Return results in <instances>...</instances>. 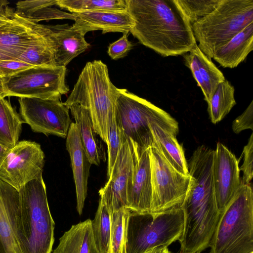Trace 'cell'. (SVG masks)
I'll list each match as a JSON object with an SVG mask.
<instances>
[{
    "label": "cell",
    "instance_id": "1",
    "mask_svg": "<svg viewBox=\"0 0 253 253\" xmlns=\"http://www.w3.org/2000/svg\"><path fill=\"white\" fill-rule=\"evenodd\" d=\"M130 32L163 56L183 55L197 43L192 26L175 0H126Z\"/></svg>",
    "mask_w": 253,
    "mask_h": 253
},
{
    "label": "cell",
    "instance_id": "2",
    "mask_svg": "<svg viewBox=\"0 0 253 253\" xmlns=\"http://www.w3.org/2000/svg\"><path fill=\"white\" fill-rule=\"evenodd\" d=\"M120 89L111 82L107 65L95 60L86 63L64 104L85 109L96 133L107 143Z\"/></svg>",
    "mask_w": 253,
    "mask_h": 253
},
{
    "label": "cell",
    "instance_id": "3",
    "mask_svg": "<svg viewBox=\"0 0 253 253\" xmlns=\"http://www.w3.org/2000/svg\"><path fill=\"white\" fill-rule=\"evenodd\" d=\"M19 193L16 230L22 253H51L55 223L42 175L27 183Z\"/></svg>",
    "mask_w": 253,
    "mask_h": 253
},
{
    "label": "cell",
    "instance_id": "4",
    "mask_svg": "<svg viewBox=\"0 0 253 253\" xmlns=\"http://www.w3.org/2000/svg\"><path fill=\"white\" fill-rule=\"evenodd\" d=\"M209 247L211 253H253V192L241 180L235 196L221 213Z\"/></svg>",
    "mask_w": 253,
    "mask_h": 253
},
{
    "label": "cell",
    "instance_id": "5",
    "mask_svg": "<svg viewBox=\"0 0 253 253\" xmlns=\"http://www.w3.org/2000/svg\"><path fill=\"white\" fill-rule=\"evenodd\" d=\"M115 117L125 137L132 140L140 150L153 146L151 123L174 136L178 132L177 122L169 114L126 89H120Z\"/></svg>",
    "mask_w": 253,
    "mask_h": 253
},
{
    "label": "cell",
    "instance_id": "6",
    "mask_svg": "<svg viewBox=\"0 0 253 253\" xmlns=\"http://www.w3.org/2000/svg\"><path fill=\"white\" fill-rule=\"evenodd\" d=\"M253 23V0H222L210 14L191 25L200 49L210 58L222 45Z\"/></svg>",
    "mask_w": 253,
    "mask_h": 253
},
{
    "label": "cell",
    "instance_id": "7",
    "mask_svg": "<svg viewBox=\"0 0 253 253\" xmlns=\"http://www.w3.org/2000/svg\"><path fill=\"white\" fill-rule=\"evenodd\" d=\"M184 214L180 207L157 213L130 211L127 223L126 253H145L168 247L180 239Z\"/></svg>",
    "mask_w": 253,
    "mask_h": 253
},
{
    "label": "cell",
    "instance_id": "8",
    "mask_svg": "<svg viewBox=\"0 0 253 253\" xmlns=\"http://www.w3.org/2000/svg\"><path fill=\"white\" fill-rule=\"evenodd\" d=\"M64 66H34L4 78L7 96L61 100L69 88Z\"/></svg>",
    "mask_w": 253,
    "mask_h": 253
},
{
    "label": "cell",
    "instance_id": "9",
    "mask_svg": "<svg viewBox=\"0 0 253 253\" xmlns=\"http://www.w3.org/2000/svg\"><path fill=\"white\" fill-rule=\"evenodd\" d=\"M149 151L152 188L151 213L180 207L191 185V176L176 170L155 147H150Z\"/></svg>",
    "mask_w": 253,
    "mask_h": 253
},
{
    "label": "cell",
    "instance_id": "10",
    "mask_svg": "<svg viewBox=\"0 0 253 253\" xmlns=\"http://www.w3.org/2000/svg\"><path fill=\"white\" fill-rule=\"evenodd\" d=\"M24 123L35 132L65 138L72 123L69 109L61 100L19 97Z\"/></svg>",
    "mask_w": 253,
    "mask_h": 253
},
{
    "label": "cell",
    "instance_id": "11",
    "mask_svg": "<svg viewBox=\"0 0 253 253\" xmlns=\"http://www.w3.org/2000/svg\"><path fill=\"white\" fill-rule=\"evenodd\" d=\"M44 154L34 141H18L6 155L0 167V180L19 191L42 175Z\"/></svg>",
    "mask_w": 253,
    "mask_h": 253
},
{
    "label": "cell",
    "instance_id": "12",
    "mask_svg": "<svg viewBox=\"0 0 253 253\" xmlns=\"http://www.w3.org/2000/svg\"><path fill=\"white\" fill-rule=\"evenodd\" d=\"M136 161L132 140L125 139L118 155L108 181L99 190L108 208L111 220L114 212L122 207L128 208L127 199L131 190Z\"/></svg>",
    "mask_w": 253,
    "mask_h": 253
},
{
    "label": "cell",
    "instance_id": "13",
    "mask_svg": "<svg viewBox=\"0 0 253 253\" xmlns=\"http://www.w3.org/2000/svg\"><path fill=\"white\" fill-rule=\"evenodd\" d=\"M47 25L35 23L17 14L0 27V61L17 60L49 31Z\"/></svg>",
    "mask_w": 253,
    "mask_h": 253
},
{
    "label": "cell",
    "instance_id": "14",
    "mask_svg": "<svg viewBox=\"0 0 253 253\" xmlns=\"http://www.w3.org/2000/svg\"><path fill=\"white\" fill-rule=\"evenodd\" d=\"M239 161L225 145L217 143L213 156L212 179L217 207L221 213L240 185Z\"/></svg>",
    "mask_w": 253,
    "mask_h": 253
},
{
    "label": "cell",
    "instance_id": "15",
    "mask_svg": "<svg viewBox=\"0 0 253 253\" xmlns=\"http://www.w3.org/2000/svg\"><path fill=\"white\" fill-rule=\"evenodd\" d=\"M19 191L0 180V253H22L17 240Z\"/></svg>",
    "mask_w": 253,
    "mask_h": 253
},
{
    "label": "cell",
    "instance_id": "16",
    "mask_svg": "<svg viewBox=\"0 0 253 253\" xmlns=\"http://www.w3.org/2000/svg\"><path fill=\"white\" fill-rule=\"evenodd\" d=\"M132 141L135 150L136 161L132 186L127 199L128 208L137 213H150L152 188L149 148L141 150Z\"/></svg>",
    "mask_w": 253,
    "mask_h": 253
},
{
    "label": "cell",
    "instance_id": "17",
    "mask_svg": "<svg viewBox=\"0 0 253 253\" xmlns=\"http://www.w3.org/2000/svg\"><path fill=\"white\" fill-rule=\"evenodd\" d=\"M73 27L85 35L88 32L101 30L110 32L128 33L133 20L127 11H93L73 12Z\"/></svg>",
    "mask_w": 253,
    "mask_h": 253
},
{
    "label": "cell",
    "instance_id": "18",
    "mask_svg": "<svg viewBox=\"0 0 253 253\" xmlns=\"http://www.w3.org/2000/svg\"><path fill=\"white\" fill-rule=\"evenodd\" d=\"M66 146L71 158L76 187L77 210L83 213L87 196V186L91 164L83 146L77 126L72 122L66 138Z\"/></svg>",
    "mask_w": 253,
    "mask_h": 253
},
{
    "label": "cell",
    "instance_id": "19",
    "mask_svg": "<svg viewBox=\"0 0 253 253\" xmlns=\"http://www.w3.org/2000/svg\"><path fill=\"white\" fill-rule=\"evenodd\" d=\"M183 55L185 65L190 70L208 104L219 84L225 80L223 73L197 43Z\"/></svg>",
    "mask_w": 253,
    "mask_h": 253
},
{
    "label": "cell",
    "instance_id": "20",
    "mask_svg": "<svg viewBox=\"0 0 253 253\" xmlns=\"http://www.w3.org/2000/svg\"><path fill=\"white\" fill-rule=\"evenodd\" d=\"M52 31L56 44V66L66 67L73 59L90 46L84 35L68 24L48 25Z\"/></svg>",
    "mask_w": 253,
    "mask_h": 253
},
{
    "label": "cell",
    "instance_id": "21",
    "mask_svg": "<svg viewBox=\"0 0 253 253\" xmlns=\"http://www.w3.org/2000/svg\"><path fill=\"white\" fill-rule=\"evenodd\" d=\"M253 49V23L220 47L212 58L223 68H234L246 59Z\"/></svg>",
    "mask_w": 253,
    "mask_h": 253
},
{
    "label": "cell",
    "instance_id": "22",
    "mask_svg": "<svg viewBox=\"0 0 253 253\" xmlns=\"http://www.w3.org/2000/svg\"><path fill=\"white\" fill-rule=\"evenodd\" d=\"M52 253H100L94 242L91 220L73 225L60 237Z\"/></svg>",
    "mask_w": 253,
    "mask_h": 253
},
{
    "label": "cell",
    "instance_id": "23",
    "mask_svg": "<svg viewBox=\"0 0 253 253\" xmlns=\"http://www.w3.org/2000/svg\"><path fill=\"white\" fill-rule=\"evenodd\" d=\"M67 107L75 121L83 146L90 164L98 166L102 159V151L88 112L76 104Z\"/></svg>",
    "mask_w": 253,
    "mask_h": 253
},
{
    "label": "cell",
    "instance_id": "24",
    "mask_svg": "<svg viewBox=\"0 0 253 253\" xmlns=\"http://www.w3.org/2000/svg\"><path fill=\"white\" fill-rule=\"evenodd\" d=\"M150 127L154 140L153 146L159 150L165 159L176 170L184 175H189L188 163L184 151L178 142L176 136L155 123H150Z\"/></svg>",
    "mask_w": 253,
    "mask_h": 253
},
{
    "label": "cell",
    "instance_id": "25",
    "mask_svg": "<svg viewBox=\"0 0 253 253\" xmlns=\"http://www.w3.org/2000/svg\"><path fill=\"white\" fill-rule=\"evenodd\" d=\"M57 0H28L16 4L15 12L18 15L35 23L44 20L68 19L74 20L71 13L51 8L56 5Z\"/></svg>",
    "mask_w": 253,
    "mask_h": 253
},
{
    "label": "cell",
    "instance_id": "26",
    "mask_svg": "<svg viewBox=\"0 0 253 253\" xmlns=\"http://www.w3.org/2000/svg\"><path fill=\"white\" fill-rule=\"evenodd\" d=\"M24 123L19 114L5 97L0 99V145L10 149L18 142Z\"/></svg>",
    "mask_w": 253,
    "mask_h": 253
},
{
    "label": "cell",
    "instance_id": "27",
    "mask_svg": "<svg viewBox=\"0 0 253 253\" xmlns=\"http://www.w3.org/2000/svg\"><path fill=\"white\" fill-rule=\"evenodd\" d=\"M55 50L56 44L53 33L49 29L44 36L25 51L16 60L25 62L33 66L55 67Z\"/></svg>",
    "mask_w": 253,
    "mask_h": 253
},
{
    "label": "cell",
    "instance_id": "28",
    "mask_svg": "<svg viewBox=\"0 0 253 253\" xmlns=\"http://www.w3.org/2000/svg\"><path fill=\"white\" fill-rule=\"evenodd\" d=\"M234 86L227 80L219 84L208 104V111L213 124L221 121L236 104Z\"/></svg>",
    "mask_w": 253,
    "mask_h": 253
},
{
    "label": "cell",
    "instance_id": "29",
    "mask_svg": "<svg viewBox=\"0 0 253 253\" xmlns=\"http://www.w3.org/2000/svg\"><path fill=\"white\" fill-rule=\"evenodd\" d=\"M111 221L104 200L100 197L94 219L91 220L93 236L100 253H108L110 241Z\"/></svg>",
    "mask_w": 253,
    "mask_h": 253
},
{
    "label": "cell",
    "instance_id": "30",
    "mask_svg": "<svg viewBox=\"0 0 253 253\" xmlns=\"http://www.w3.org/2000/svg\"><path fill=\"white\" fill-rule=\"evenodd\" d=\"M56 5L71 12L127 11L126 0H57Z\"/></svg>",
    "mask_w": 253,
    "mask_h": 253
},
{
    "label": "cell",
    "instance_id": "31",
    "mask_svg": "<svg viewBox=\"0 0 253 253\" xmlns=\"http://www.w3.org/2000/svg\"><path fill=\"white\" fill-rule=\"evenodd\" d=\"M130 210L123 207L115 211L111 220L108 253H126L127 230Z\"/></svg>",
    "mask_w": 253,
    "mask_h": 253
},
{
    "label": "cell",
    "instance_id": "32",
    "mask_svg": "<svg viewBox=\"0 0 253 253\" xmlns=\"http://www.w3.org/2000/svg\"><path fill=\"white\" fill-rule=\"evenodd\" d=\"M222 0H175L192 25L211 13Z\"/></svg>",
    "mask_w": 253,
    "mask_h": 253
},
{
    "label": "cell",
    "instance_id": "33",
    "mask_svg": "<svg viewBox=\"0 0 253 253\" xmlns=\"http://www.w3.org/2000/svg\"><path fill=\"white\" fill-rule=\"evenodd\" d=\"M126 139L117 122L115 117L113 118L109 129L108 141L106 143L108 148L107 177L111 174L119 152L124 140Z\"/></svg>",
    "mask_w": 253,
    "mask_h": 253
},
{
    "label": "cell",
    "instance_id": "34",
    "mask_svg": "<svg viewBox=\"0 0 253 253\" xmlns=\"http://www.w3.org/2000/svg\"><path fill=\"white\" fill-rule=\"evenodd\" d=\"M241 156L243 157V165L239 168L243 173L241 181L249 184L253 177V133L251 134L247 144L244 146Z\"/></svg>",
    "mask_w": 253,
    "mask_h": 253
},
{
    "label": "cell",
    "instance_id": "35",
    "mask_svg": "<svg viewBox=\"0 0 253 253\" xmlns=\"http://www.w3.org/2000/svg\"><path fill=\"white\" fill-rule=\"evenodd\" d=\"M127 34L124 33L121 38L109 45L107 53L111 59L117 60L123 58L132 49V44L128 40Z\"/></svg>",
    "mask_w": 253,
    "mask_h": 253
},
{
    "label": "cell",
    "instance_id": "36",
    "mask_svg": "<svg viewBox=\"0 0 253 253\" xmlns=\"http://www.w3.org/2000/svg\"><path fill=\"white\" fill-rule=\"evenodd\" d=\"M232 130L236 133L251 129L253 130V101H252L244 112L237 118L232 123Z\"/></svg>",
    "mask_w": 253,
    "mask_h": 253
},
{
    "label": "cell",
    "instance_id": "37",
    "mask_svg": "<svg viewBox=\"0 0 253 253\" xmlns=\"http://www.w3.org/2000/svg\"><path fill=\"white\" fill-rule=\"evenodd\" d=\"M32 67L34 66L18 60L0 61V76L3 78L10 77Z\"/></svg>",
    "mask_w": 253,
    "mask_h": 253
},
{
    "label": "cell",
    "instance_id": "38",
    "mask_svg": "<svg viewBox=\"0 0 253 253\" xmlns=\"http://www.w3.org/2000/svg\"><path fill=\"white\" fill-rule=\"evenodd\" d=\"M14 13L13 9L9 5V2L0 0V27L10 19Z\"/></svg>",
    "mask_w": 253,
    "mask_h": 253
},
{
    "label": "cell",
    "instance_id": "39",
    "mask_svg": "<svg viewBox=\"0 0 253 253\" xmlns=\"http://www.w3.org/2000/svg\"><path fill=\"white\" fill-rule=\"evenodd\" d=\"M7 96L4 86V78L0 76V99Z\"/></svg>",
    "mask_w": 253,
    "mask_h": 253
},
{
    "label": "cell",
    "instance_id": "40",
    "mask_svg": "<svg viewBox=\"0 0 253 253\" xmlns=\"http://www.w3.org/2000/svg\"><path fill=\"white\" fill-rule=\"evenodd\" d=\"M145 253H170L168 247H158L151 250Z\"/></svg>",
    "mask_w": 253,
    "mask_h": 253
},
{
    "label": "cell",
    "instance_id": "41",
    "mask_svg": "<svg viewBox=\"0 0 253 253\" xmlns=\"http://www.w3.org/2000/svg\"><path fill=\"white\" fill-rule=\"evenodd\" d=\"M9 150L0 145V167Z\"/></svg>",
    "mask_w": 253,
    "mask_h": 253
},
{
    "label": "cell",
    "instance_id": "42",
    "mask_svg": "<svg viewBox=\"0 0 253 253\" xmlns=\"http://www.w3.org/2000/svg\"></svg>",
    "mask_w": 253,
    "mask_h": 253
}]
</instances>
